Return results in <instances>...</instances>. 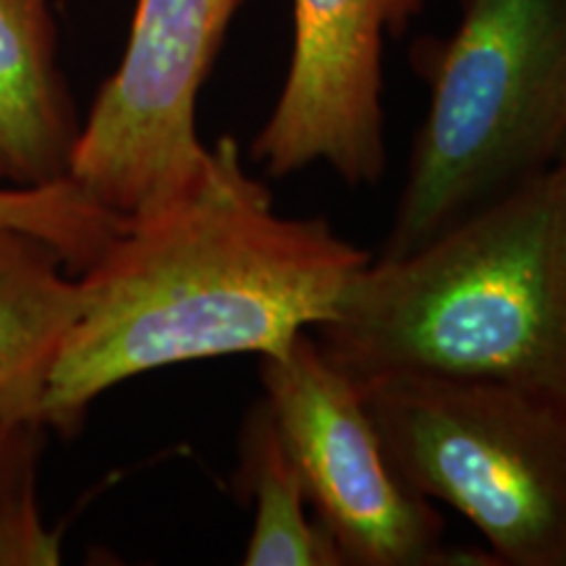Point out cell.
Wrapping results in <instances>:
<instances>
[{
	"mask_svg": "<svg viewBox=\"0 0 566 566\" xmlns=\"http://www.w3.org/2000/svg\"><path fill=\"white\" fill-rule=\"evenodd\" d=\"M370 254L325 218L273 210L233 139L179 200L134 218L84 283V310L48 375L38 415L74 433L97 396L195 359L273 357L334 315Z\"/></svg>",
	"mask_w": 566,
	"mask_h": 566,
	"instance_id": "obj_1",
	"label": "cell"
},
{
	"mask_svg": "<svg viewBox=\"0 0 566 566\" xmlns=\"http://www.w3.org/2000/svg\"><path fill=\"white\" fill-rule=\"evenodd\" d=\"M321 349L354 380H493L566 405V179L535 176L399 258L367 260Z\"/></svg>",
	"mask_w": 566,
	"mask_h": 566,
	"instance_id": "obj_2",
	"label": "cell"
},
{
	"mask_svg": "<svg viewBox=\"0 0 566 566\" xmlns=\"http://www.w3.org/2000/svg\"><path fill=\"white\" fill-rule=\"evenodd\" d=\"M430 105L380 258H399L556 166L566 145V0H462L420 42Z\"/></svg>",
	"mask_w": 566,
	"mask_h": 566,
	"instance_id": "obj_3",
	"label": "cell"
},
{
	"mask_svg": "<svg viewBox=\"0 0 566 566\" xmlns=\"http://www.w3.org/2000/svg\"><path fill=\"white\" fill-rule=\"evenodd\" d=\"M359 386L401 480L472 522L493 564L566 566L564 401L415 373Z\"/></svg>",
	"mask_w": 566,
	"mask_h": 566,
	"instance_id": "obj_4",
	"label": "cell"
},
{
	"mask_svg": "<svg viewBox=\"0 0 566 566\" xmlns=\"http://www.w3.org/2000/svg\"><path fill=\"white\" fill-rule=\"evenodd\" d=\"M242 0H137L129 42L82 126L69 179L126 223L208 171L197 95Z\"/></svg>",
	"mask_w": 566,
	"mask_h": 566,
	"instance_id": "obj_5",
	"label": "cell"
},
{
	"mask_svg": "<svg viewBox=\"0 0 566 566\" xmlns=\"http://www.w3.org/2000/svg\"><path fill=\"white\" fill-rule=\"evenodd\" d=\"M260 380L344 566H443L464 556L443 546L433 501L396 472L363 386L331 363L315 334L260 357Z\"/></svg>",
	"mask_w": 566,
	"mask_h": 566,
	"instance_id": "obj_6",
	"label": "cell"
},
{
	"mask_svg": "<svg viewBox=\"0 0 566 566\" xmlns=\"http://www.w3.org/2000/svg\"><path fill=\"white\" fill-rule=\"evenodd\" d=\"M422 0H294L286 82L252 158L273 179L325 163L352 187L378 184L388 166L384 48Z\"/></svg>",
	"mask_w": 566,
	"mask_h": 566,
	"instance_id": "obj_7",
	"label": "cell"
},
{
	"mask_svg": "<svg viewBox=\"0 0 566 566\" xmlns=\"http://www.w3.org/2000/svg\"><path fill=\"white\" fill-rule=\"evenodd\" d=\"M48 0H0V187L69 179L80 142Z\"/></svg>",
	"mask_w": 566,
	"mask_h": 566,
	"instance_id": "obj_8",
	"label": "cell"
},
{
	"mask_svg": "<svg viewBox=\"0 0 566 566\" xmlns=\"http://www.w3.org/2000/svg\"><path fill=\"white\" fill-rule=\"evenodd\" d=\"M61 252L0 226V417H38L48 375L84 310Z\"/></svg>",
	"mask_w": 566,
	"mask_h": 566,
	"instance_id": "obj_9",
	"label": "cell"
},
{
	"mask_svg": "<svg viewBox=\"0 0 566 566\" xmlns=\"http://www.w3.org/2000/svg\"><path fill=\"white\" fill-rule=\"evenodd\" d=\"M237 483L254 506L242 558L247 566H344L334 537L313 512L300 467L265 396L242 422Z\"/></svg>",
	"mask_w": 566,
	"mask_h": 566,
	"instance_id": "obj_10",
	"label": "cell"
},
{
	"mask_svg": "<svg viewBox=\"0 0 566 566\" xmlns=\"http://www.w3.org/2000/svg\"><path fill=\"white\" fill-rule=\"evenodd\" d=\"M0 226L51 242L74 275L90 271L122 237L126 221L71 179L34 189L0 187Z\"/></svg>",
	"mask_w": 566,
	"mask_h": 566,
	"instance_id": "obj_11",
	"label": "cell"
},
{
	"mask_svg": "<svg viewBox=\"0 0 566 566\" xmlns=\"http://www.w3.org/2000/svg\"><path fill=\"white\" fill-rule=\"evenodd\" d=\"M45 430L38 417H0V516L34 499V464Z\"/></svg>",
	"mask_w": 566,
	"mask_h": 566,
	"instance_id": "obj_12",
	"label": "cell"
},
{
	"mask_svg": "<svg viewBox=\"0 0 566 566\" xmlns=\"http://www.w3.org/2000/svg\"><path fill=\"white\" fill-rule=\"evenodd\" d=\"M556 168H558V171L564 174V179H566V145H564L562 155H558V160H556Z\"/></svg>",
	"mask_w": 566,
	"mask_h": 566,
	"instance_id": "obj_13",
	"label": "cell"
}]
</instances>
